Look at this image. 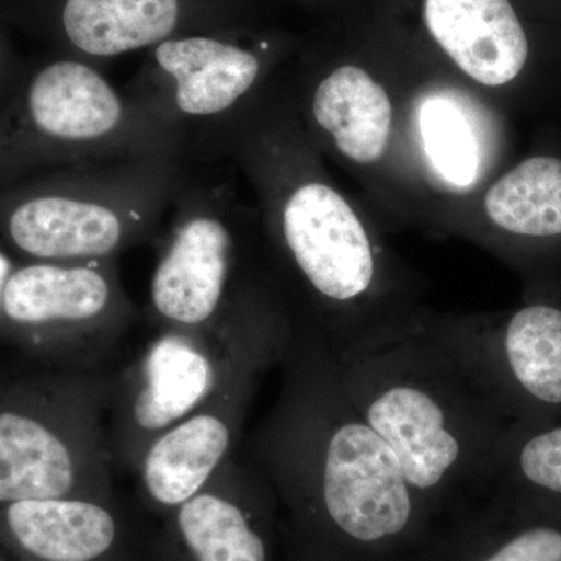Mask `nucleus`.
<instances>
[{
  "label": "nucleus",
  "mask_w": 561,
  "mask_h": 561,
  "mask_svg": "<svg viewBox=\"0 0 561 561\" xmlns=\"http://www.w3.org/2000/svg\"><path fill=\"white\" fill-rule=\"evenodd\" d=\"M275 494L236 454L190 501L161 519L154 561H272L268 518Z\"/></svg>",
  "instance_id": "nucleus-13"
},
{
  "label": "nucleus",
  "mask_w": 561,
  "mask_h": 561,
  "mask_svg": "<svg viewBox=\"0 0 561 561\" xmlns=\"http://www.w3.org/2000/svg\"><path fill=\"white\" fill-rule=\"evenodd\" d=\"M173 157L180 147L79 58L24 70L0 106V187L80 165Z\"/></svg>",
  "instance_id": "nucleus-6"
},
{
  "label": "nucleus",
  "mask_w": 561,
  "mask_h": 561,
  "mask_svg": "<svg viewBox=\"0 0 561 561\" xmlns=\"http://www.w3.org/2000/svg\"><path fill=\"white\" fill-rule=\"evenodd\" d=\"M494 500L504 505L507 530L476 561H561V505Z\"/></svg>",
  "instance_id": "nucleus-21"
},
{
  "label": "nucleus",
  "mask_w": 561,
  "mask_h": 561,
  "mask_svg": "<svg viewBox=\"0 0 561 561\" xmlns=\"http://www.w3.org/2000/svg\"><path fill=\"white\" fill-rule=\"evenodd\" d=\"M335 364L350 401L426 507L481 491L511 424L448 351L419 332Z\"/></svg>",
  "instance_id": "nucleus-3"
},
{
  "label": "nucleus",
  "mask_w": 561,
  "mask_h": 561,
  "mask_svg": "<svg viewBox=\"0 0 561 561\" xmlns=\"http://www.w3.org/2000/svg\"><path fill=\"white\" fill-rule=\"evenodd\" d=\"M150 280L146 316L157 331L203 330L256 273L249 224L224 187L187 172Z\"/></svg>",
  "instance_id": "nucleus-9"
},
{
  "label": "nucleus",
  "mask_w": 561,
  "mask_h": 561,
  "mask_svg": "<svg viewBox=\"0 0 561 561\" xmlns=\"http://www.w3.org/2000/svg\"><path fill=\"white\" fill-rule=\"evenodd\" d=\"M138 317L116 260L25 261L0 297V327L68 370H95Z\"/></svg>",
  "instance_id": "nucleus-11"
},
{
  "label": "nucleus",
  "mask_w": 561,
  "mask_h": 561,
  "mask_svg": "<svg viewBox=\"0 0 561 561\" xmlns=\"http://www.w3.org/2000/svg\"><path fill=\"white\" fill-rule=\"evenodd\" d=\"M419 122L424 153L435 172L451 186L470 187L479 175L481 150L459 106L442 95L426 99Z\"/></svg>",
  "instance_id": "nucleus-20"
},
{
  "label": "nucleus",
  "mask_w": 561,
  "mask_h": 561,
  "mask_svg": "<svg viewBox=\"0 0 561 561\" xmlns=\"http://www.w3.org/2000/svg\"><path fill=\"white\" fill-rule=\"evenodd\" d=\"M13 267V262H11L10 257L0 250V297H2L3 286H5L7 279H9Z\"/></svg>",
  "instance_id": "nucleus-23"
},
{
  "label": "nucleus",
  "mask_w": 561,
  "mask_h": 561,
  "mask_svg": "<svg viewBox=\"0 0 561 561\" xmlns=\"http://www.w3.org/2000/svg\"><path fill=\"white\" fill-rule=\"evenodd\" d=\"M268 47L261 51L213 35H186L153 47L125 95L180 147L184 161L221 154L228 131L265 91Z\"/></svg>",
  "instance_id": "nucleus-8"
},
{
  "label": "nucleus",
  "mask_w": 561,
  "mask_h": 561,
  "mask_svg": "<svg viewBox=\"0 0 561 561\" xmlns=\"http://www.w3.org/2000/svg\"><path fill=\"white\" fill-rule=\"evenodd\" d=\"M227 153L260 192L273 275L337 359L419 334L411 279L323 179L291 101L265 91Z\"/></svg>",
  "instance_id": "nucleus-1"
},
{
  "label": "nucleus",
  "mask_w": 561,
  "mask_h": 561,
  "mask_svg": "<svg viewBox=\"0 0 561 561\" xmlns=\"http://www.w3.org/2000/svg\"><path fill=\"white\" fill-rule=\"evenodd\" d=\"M481 491L501 500L561 505V421L508 427Z\"/></svg>",
  "instance_id": "nucleus-19"
},
{
  "label": "nucleus",
  "mask_w": 561,
  "mask_h": 561,
  "mask_svg": "<svg viewBox=\"0 0 561 561\" xmlns=\"http://www.w3.org/2000/svg\"><path fill=\"white\" fill-rule=\"evenodd\" d=\"M437 342L511 426L561 421V297H530L491 316L421 313Z\"/></svg>",
  "instance_id": "nucleus-10"
},
{
  "label": "nucleus",
  "mask_w": 561,
  "mask_h": 561,
  "mask_svg": "<svg viewBox=\"0 0 561 561\" xmlns=\"http://www.w3.org/2000/svg\"><path fill=\"white\" fill-rule=\"evenodd\" d=\"M187 165L173 157L136 158L0 187V239L25 261H117L157 238Z\"/></svg>",
  "instance_id": "nucleus-5"
},
{
  "label": "nucleus",
  "mask_w": 561,
  "mask_h": 561,
  "mask_svg": "<svg viewBox=\"0 0 561 561\" xmlns=\"http://www.w3.org/2000/svg\"><path fill=\"white\" fill-rule=\"evenodd\" d=\"M291 320L273 273L256 272L214 327L158 331L138 359L111 376L106 438L114 470L135 474L151 443L239 373L278 367Z\"/></svg>",
  "instance_id": "nucleus-4"
},
{
  "label": "nucleus",
  "mask_w": 561,
  "mask_h": 561,
  "mask_svg": "<svg viewBox=\"0 0 561 561\" xmlns=\"http://www.w3.org/2000/svg\"><path fill=\"white\" fill-rule=\"evenodd\" d=\"M0 561H10L7 557L0 556Z\"/></svg>",
  "instance_id": "nucleus-24"
},
{
  "label": "nucleus",
  "mask_w": 561,
  "mask_h": 561,
  "mask_svg": "<svg viewBox=\"0 0 561 561\" xmlns=\"http://www.w3.org/2000/svg\"><path fill=\"white\" fill-rule=\"evenodd\" d=\"M423 14L432 38L472 81L529 88L530 41L511 0H424Z\"/></svg>",
  "instance_id": "nucleus-16"
},
{
  "label": "nucleus",
  "mask_w": 561,
  "mask_h": 561,
  "mask_svg": "<svg viewBox=\"0 0 561 561\" xmlns=\"http://www.w3.org/2000/svg\"><path fill=\"white\" fill-rule=\"evenodd\" d=\"M301 106L309 130L327 139L346 160L360 165L381 161L393 133L389 92L367 70L343 65L305 83Z\"/></svg>",
  "instance_id": "nucleus-17"
},
{
  "label": "nucleus",
  "mask_w": 561,
  "mask_h": 561,
  "mask_svg": "<svg viewBox=\"0 0 561 561\" xmlns=\"http://www.w3.org/2000/svg\"><path fill=\"white\" fill-rule=\"evenodd\" d=\"M22 72L24 70L14 68L9 55L0 44V106L9 99L11 91L16 87L18 80L21 79Z\"/></svg>",
  "instance_id": "nucleus-22"
},
{
  "label": "nucleus",
  "mask_w": 561,
  "mask_h": 561,
  "mask_svg": "<svg viewBox=\"0 0 561 561\" xmlns=\"http://www.w3.org/2000/svg\"><path fill=\"white\" fill-rule=\"evenodd\" d=\"M111 376L62 368L0 405V505L117 494L106 438Z\"/></svg>",
  "instance_id": "nucleus-7"
},
{
  "label": "nucleus",
  "mask_w": 561,
  "mask_h": 561,
  "mask_svg": "<svg viewBox=\"0 0 561 561\" xmlns=\"http://www.w3.org/2000/svg\"><path fill=\"white\" fill-rule=\"evenodd\" d=\"M0 549L18 561H139L142 542L117 494L61 496L0 505Z\"/></svg>",
  "instance_id": "nucleus-15"
},
{
  "label": "nucleus",
  "mask_w": 561,
  "mask_h": 561,
  "mask_svg": "<svg viewBox=\"0 0 561 561\" xmlns=\"http://www.w3.org/2000/svg\"><path fill=\"white\" fill-rule=\"evenodd\" d=\"M183 21L181 0H62L58 18L72 57L87 62L179 38Z\"/></svg>",
  "instance_id": "nucleus-18"
},
{
  "label": "nucleus",
  "mask_w": 561,
  "mask_h": 561,
  "mask_svg": "<svg viewBox=\"0 0 561 561\" xmlns=\"http://www.w3.org/2000/svg\"><path fill=\"white\" fill-rule=\"evenodd\" d=\"M268 371L254 367L239 373L151 443L133 474L147 511L164 519L238 454L251 402Z\"/></svg>",
  "instance_id": "nucleus-12"
},
{
  "label": "nucleus",
  "mask_w": 561,
  "mask_h": 561,
  "mask_svg": "<svg viewBox=\"0 0 561 561\" xmlns=\"http://www.w3.org/2000/svg\"><path fill=\"white\" fill-rule=\"evenodd\" d=\"M483 219L502 256L526 279V298L561 297V153L538 151L483 195Z\"/></svg>",
  "instance_id": "nucleus-14"
},
{
  "label": "nucleus",
  "mask_w": 561,
  "mask_h": 561,
  "mask_svg": "<svg viewBox=\"0 0 561 561\" xmlns=\"http://www.w3.org/2000/svg\"><path fill=\"white\" fill-rule=\"evenodd\" d=\"M291 313L278 397L243 443L245 459L321 552L400 541L427 507L350 401L320 332L301 312Z\"/></svg>",
  "instance_id": "nucleus-2"
}]
</instances>
